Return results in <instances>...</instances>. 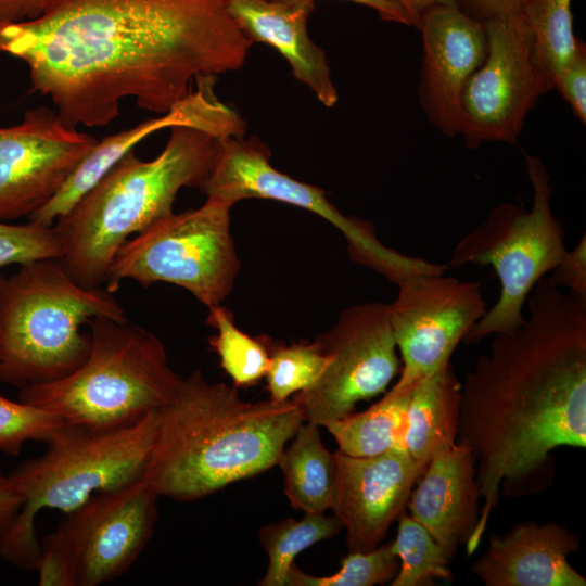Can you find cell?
<instances>
[{
  "instance_id": "1",
  "label": "cell",
  "mask_w": 586,
  "mask_h": 586,
  "mask_svg": "<svg viewBox=\"0 0 586 586\" xmlns=\"http://www.w3.org/2000/svg\"><path fill=\"white\" fill-rule=\"evenodd\" d=\"M230 0H52L38 17L0 25V53L22 60L30 92L61 119L104 127L124 99L165 114L202 76L240 69L253 42Z\"/></svg>"
},
{
  "instance_id": "2",
  "label": "cell",
  "mask_w": 586,
  "mask_h": 586,
  "mask_svg": "<svg viewBox=\"0 0 586 586\" xmlns=\"http://www.w3.org/2000/svg\"><path fill=\"white\" fill-rule=\"evenodd\" d=\"M524 322L495 333L461 382L457 442L474 457L482 507L466 544H481L500 489L518 497L553 481L551 453L586 446V298L542 278Z\"/></svg>"
},
{
  "instance_id": "3",
  "label": "cell",
  "mask_w": 586,
  "mask_h": 586,
  "mask_svg": "<svg viewBox=\"0 0 586 586\" xmlns=\"http://www.w3.org/2000/svg\"><path fill=\"white\" fill-rule=\"evenodd\" d=\"M304 421L294 398L247 402L194 370L156 411L142 480L160 497L201 499L277 466Z\"/></svg>"
},
{
  "instance_id": "4",
  "label": "cell",
  "mask_w": 586,
  "mask_h": 586,
  "mask_svg": "<svg viewBox=\"0 0 586 586\" xmlns=\"http://www.w3.org/2000/svg\"><path fill=\"white\" fill-rule=\"evenodd\" d=\"M170 130L155 158L142 161L131 150L52 226L60 262L81 286L101 288L129 237L174 213L180 189H200L207 179L220 138L184 125Z\"/></svg>"
},
{
  "instance_id": "5",
  "label": "cell",
  "mask_w": 586,
  "mask_h": 586,
  "mask_svg": "<svg viewBox=\"0 0 586 586\" xmlns=\"http://www.w3.org/2000/svg\"><path fill=\"white\" fill-rule=\"evenodd\" d=\"M98 316L128 320L112 292L81 286L58 258L0 277V381L23 388L73 372L90 351L82 327Z\"/></svg>"
},
{
  "instance_id": "6",
  "label": "cell",
  "mask_w": 586,
  "mask_h": 586,
  "mask_svg": "<svg viewBox=\"0 0 586 586\" xmlns=\"http://www.w3.org/2000/svg\"><path fill=\"white\" fill-rule=\"evenodd\" d=\"M156 411L112 429L67 423L47 443L43 455L20 463L9 477L23 506L0 536V556L20 568L36 570L40 555L35 533L38 511L50 508L66 513L94 493L140 480L153 445Z\"/></svg>"
},
{
  "instance_id": "7",
  "label": "cell",
  "mask_w": 586,
  "mask_h": 586,
  "mask_svg": "<svg viewBox=\"0 0 586 586\" xmlns=\"http://www.w3.org/2000/svg\"><path fill=\"white\" fill-rule=\"evenodd\" d=\"M89 326L85 361L59 380L20 388L21 402L68 424L112 429L135 423L173 398L182 377L169 366L154 333L106 316L94 317Z\"/></svg>"
},
{
  "instance_id": "8",
  "label": "cell",
  "mask_w": 586,
  "mask_h": 586,
  "mask_svg": "<svg viewBox=\"0 0 586 586\" xmlns=\"http://www.w3.org/2000/svg\"><path fill=\"white\" fill-rule=\"evenodd\" d=\"M525 162L533 188L531 209L514 203L499 204L457 242L450 255L448 267L492 265L500 282L497 302L463 337L466 344L520 327L531 291L566 251L564 230L550 205L552 188L547 168L535 155L526 154Z\"/></svg>"
},
{
  "instance_id": "9",
  "label": "cell",
  "mask_w": 586,
  "mask_h": 586,
  "mask_svg": "<svg viewBox=\"0 0 586 586\" xmlns=\"http://www.w3.org/2000/svg\"><path fill=\"white\" fill-rule=\"evenodd\" d=\"M234 205L206 196L199 208L171 213L136 233L115 254L105 289L113 293L125 279L142 288L165 282L184 289L207 308L220 305L241 270L231 233Z\"/></svg>"
},
{
  "instance_id": "10",
  "label": "cell",
  "mask_w": 586,
  "mask_h": 586,
  "mask_svg": "<svg viewBox=\"0 0 586 586\" xmlns=\"http://www.w3.org/2000/svg\"><path fill=\"white\" fill-rule=\"evenodd\" d=\"M158 495L142 480L94 493L44 536L40 586H99L125 574L151 539Z\"/></svg>"
},
{
  "instance_id": "11",
  "label": "cell",
  "mask_w": 586,
  "mask_h": 586,
  "mask_svg": "<svg viewBox=\"0 0 586 586\" xmlns=\"http://www.w3.org/2000/svg\"><path fill=\"white\" fill-rule=\"evenodd\" d=\"M200 190L238 203L244 199H266L309 211L339 229L345 238L351 259L393 281L409 267L410 258L385 246L373 225L341 213L326 192L275 168L270 151L253 137H225L218 141L213 168Z\"/></svg>"
},
{
  "instance_id": "12",
  "label": "cell",
  "mask_w": 586,
  "mask_h": 586,
  "mask_svg": "<svg viewBox=\"0 0 586 586\" xmlns=\"http://www.w3.org/2000/svg\"><path fill=\"white\" fill-rule=\"evenodd\" d=\"M485 27V59L460 98L458 135L471 149L483 142L515 144L527 114L552 90L523 16L492 20Z\"/></svg>"
},
{
  "instance_id": "13",
  "label": "cell",
  "mask_w": 586,
  "mask_h": 586,
  "mask_svg": "<svg viewBox=\"0 0 586 586\" xmlns=\"http://www.w3.org/2000/svg\"><path fill=\"white\" fill-rule=\"evenodd\" d=\"M316 341L328 355V364L317 381L293 398L305 421L319 426L384 392L400 369L385 303L367 302L343 309Z\"/></svg>"
},
{
  "instance_id": "14",
  "label": "cell",
  "mask_w": 586,
  "mask_h": 586,
  "mask_svg": "<svg viewBox=\"0 0 586 586\" xmlns=\"http://www.w3.org/2000/svg\"><path fill=\"white\" fill-rule=\"evenodd\" d=\"M388 320L402 358L395 390L412 386L448 364L457 345L486 311L479 281L443 273L402 279Z\"/></svg>"
},
{
  "instance_id": "15",
  "label": "cell",
  "mask_w": 586,
  "mask_h": 586,
  "mask_svg": "<svg viewBox=\"0 0 586 586\" xmlns=\"http://www.w3.org/2000/svg\"><path fill=\"white\" fill-rule=\"evenodd\" d=\"M97 142L46 105L0 127V220L29 218L42 208Z\"/></svg>"
},
{
  "instance_id": "16",
  "label": "cell",
  "mask_w": 586,
  "mask_h": 586,
  "mask_svg": "<svg viewBox=\"0 0 586 586\" xmlns=\"http://www.w3.org/2000/svg\"><path fill=\"white\" fill-rule=\"evenodd\" d=\"M336 459L334 515L346 530L349 552L378 547L391 524L405 511L410 493L423 473L406 448L372 457Z\"/></svg>"
},
{
  "instance_id": "17",
  "label": "cell",
  "mask_w": 586,
  "mask_h": 586,
  "mask_svg": "<svg viewBox=\"0 0 586 586\" xmlns=\"http://www.w3.org/2000/svg\"><path fill=\"white\" fill-rule=\"evenodd\" d=\"M215 81V76L198 78L189 95L169 112L98 141L55 195L28 219L53 226L140 141L163 128L184 125L218 138L243 137L244 119L219 100L214 90Z\"/></svg>"
},
{
  "instance_id": "18",
  "label": "cell",
  "mask_w": 586,
  "mask_h": 586,
  "mask_svg": "<svg viewBox=\"0 0 586 586\" xmlns=\"http://www.w3.org/2000/svg\"><path fill=\"white\" fill-rule=\"evenodd\" d=\"M422 64L418 95L421 107L441 133L458 135L460 98L487 52L485 23L457 3L437 4L421 17Z\"/></svg>"
},
{
  "instance_id": "19",
  "label": "cell",
  "mask_w": 586,
  "mask_h": 586,
  "mask_svg": "<svg viewBox=\"0 0 586 586\" xmlns=\"http://www.w3.org/2000/svg\"><path fill=\"white\" fill-rule=\"evenodd\" d=\"M579 537L556 522H523L504 535H491L486 552L472 566L486 586H585L570 564Z\"/></svg>"
},
{
  "instance_id": "20",
  "label": "cell",
  "mask_w": 586,
  "mask_h": 586,
  "mask_svg": "<svg viewBox=\"0 0 586 586\" xmlns=\"http://www.w3.org/2000/svg\"><path fill=\"white\" fill-rule=\"evenodd\" d=\"M407 508L451 559L468 543L480 518V488L471 449L456 444L430 460Z\"/></svg>"
},
{
  "instance_id": "21",
  "label": "cell",
  "mask_w": 586,
  "mask_h": 586,
  "mask_svg": "<svg viewBox=\"0 0 586 586\" xmlns=\"http://www.w3.org/2000/svg\"><path fill=\"white\" fill-rule=\"evenodd\" d=\"M229 10L254 43L276 49L289 63L294 78L310 89L326 107L339 100L324 51L308 36L314 4L292 5L277 0H230Z\"/></svg>"
},
{
  "instance_id": "22",
  "label": "cell",
  "mask_w": 586,
  "mask_h": 586,
  "mask_svg": "<svg viewBox=\"0 0 586 586\" xmlns=\"http://www.w3.org/2000/svg\"><path fill=\"white\" fill-rule=\"evenodd\" d=\"M460 400L461 381L451 361L413 384L405 448L422 472L434 455L456 444Z\"/></svg>"
},
{
  "instance_id": "23",
  "label": "cell",
  "mask_w": 586,
  "mask_h": 586,
  "mask_svg": "<svg viewBox=\"0 0 586 586\" xmlns=\"http://www.w3.org/2000/svg\"><path fill=\"white\" fill-rule=\"evenodd\" d=\"M319 428L304 421L277 462L286 497L292 507L305 513H324L332 510L335 500V454L324 447Z\"/></svg>"
},
{
  "instance_id": "24",
  "label": "cell",
  "mask_w": 586,
  "mask_h": 586,
  "mask_svg": "<svg viewBox=\"0 0 586 586\" xmlns=\"http://www.w3.org/2000/svg\"><path fill=\"white\" fill-rule=\"evenodd\" d=\"M412 386L392 387L367 410L351 412L328 423L326 428L335 438L337 450L351 457H372L395 447L405 448Z\"/></svg>"
},
{
  "instance_id": "25",
  "label": "cell",
  "mask_w": 586,
  "mask_h": 586,
  "mask_svg": "<svg viewBox=\"0 0 586 586\" xmlns=\"http://www.w3.org/2000/svg\"><path fill=\"white\" fill-rule=\"evenodd\" d=\"M335 515L305 513L300 520L285 519L259 531L268 555V568L259 586H289V573L295 557L317 542L332 538L342 530Z\"/></svg>"
},
{
  "instance_id": "26",
  "label": "cell",
  "mask_w": 586,
  "mask_h": 586,
  "mask_svg": "<svg viewBox=\"0 0 586 586\" xmlns=\"http://www.w3.org/2000/svg\"><path fill=\"white\" fill-rule=\"evenodd\" d=\"M572 0H526L523 18L537 63L551 85L572 59L579 38L573 31Z\"/></svg>"
},
{
  "instance_id": "27",
  "label": "cell",
  "mask_w": 586,
  "mask_h": 586,
  "mask_svg": "<svg viewBox=\"0 0 586 586\" xmlns=\"http://www.w3.org/2000/svg\"><path fill=\"white\" fill-rule=\"evenodd\" d=\"M206 323L216 331L208 343L235 387L253 385L266 375L269 339L253 337L243 332L235 324L232 313L221 304L208 308Z\"/></svg>"
},
{
  "instance_id": "28",
  "label": "cell",
  "mask_w": 586,
  "mask_h": 586,
  "mask_svg": "<svg viewBox=\"0 0 586 586\" xmlns=\"http://www.w3.org/2000/svg\"><path fill=\"white\" fill-rule=\"evenodd\" d=\"M397 520V534L391 547L400 563L390 585L428 586L436 578L453 581L450 559L431 534L406 510Z\"/></svg>"
},
{
  "instance_id": "29",
  "label": "cell",
  "mask_w": 586,
  "mask_h": 586,
  "mask_svg": "<svg viewBox=\"0 0 586 586\" xmlns=\"http://www.w3.org/2000/svg\"><path fill=\"white\" fill-rule=\"evenodd\" d=\"M329 357L315 340L289 345L269 342V367L265 375L269 399L284 402L310 387L322 373Z\"/></svg>"
},
{
  "instance_id": "30",
  "label": "cell",
  "mask_w": 586,
  "mask_h": 586,
  "mask_svg": "<svg viewBox=\"0 0 586 586\" xmlns=\"http://www.w3.org/2000/svg\"><path fill=\"white\" fill-rule=\"evenodd\" d=\"M398 568V558L388 543L366 552H348L341 561V569L329 576L309 575L294 562L289 586H373L391 582Z\"/></svg>"
},
{
  "instance_id": "31",
  "label": "cell",
  "mask_w": 586,
  "mask_h": 586,
  "mask_svg": "<svg viewBox=\"0 0 586 586\" xmlns=\"http://www.w3.org/2000/svg\"><path fill=\"white\" fill-rule=\"evenodd\" d=\"M66 424L54 412L0 395V453L17 456L26 442L48 443Z\"/></svg>"
},
{
  "instance_id": "32",
  "label": "cell",
  "mask_w": 586,
  "mask_h": 586,
  "mask_svg": "<svg viewBox=\"0 0 586 586\" xmlns=\"http://www.w3.org/2000/svg\"><path fill=\"white\" fill-rule=\"evenodd\" d=\"M61 255V245L52 226L33 220L23 225L0 220V268L40 259H60Z\"/></svg>"
},
{
  "instance_id": "33",
  "label": "cell",
  "mask_w": 586,
  "mask_h": 586,
  "mask_svg": "<svg viewBox=\"0 0 586 586\" xmlns=\"http://www.w3.org/2000/svg\"><path fill=\"white\" fill-rule=\"evenodd\" d=\"M557 89L570 105L581 124H586V46L578 40L576 50L553 81Z\"/></svg>"
},
{
  "instance_id": "34",
  "label": "cell",
  "mask_w": 586,
  "mask_h": 586,
  "mask_svg": "<svg viewBox=\"0 0 586 586\" xmlns=\"http://www.w3.org/2000/svg\"><path fill=\"white\" fill-rule=\"evenodd\" d=\"M547 277L555 286L586 298V234L584 233L576 246L566 250L560 262Z\"/></svg>"
},
{
  "instance_id": "35",
  "label": "cell",
  "mask_w": 586,
  "mask_h": 586,
  "mask_svg": "<svg viewBox=\"0 0 586 586\" xmlns=\"http://www.w3.org/2000/svg\"><path fill=\"white\" fill-rule=\"evenodd\" d=\"M525 2L526 0H457V4L466 13L483 23L522 17Z\"/></svg>"
},
{
  "instance_id": "36",
  "label": "cell",
  "mask_w": 586,
  "mask_h": 586,
  "mask_svg": "<svg viewBox=\"0 0 586 586\" xmlns=\"http://www.w3.org/2000/svg\"><path fill=\"white\" fill-rule=\"evenodd\" d=\"M52 0H0V25L38 17Z\"/></svg>"
},
{
  "instance_id": "37",
  "label": "cell",
  "mask_w": 586,
  "mask_h": 586,
  "mask_svg": "<svg viewBox=\"0 0 586 586\" xmlns=\"http://www.w3.org/2000/svg\"><path fill=\"white\" fill-rule=\"evenodd\" d=\"M292 5L314 4L316 0H277ZM373 9L385 22L411 26L405 9L396 0H346Z\"/></svg>"
},
{
  "instance_id": "38",
  "label": "cell",
  "mask_w": 586,
  "mask_h": 586,
  "mask_svg": "<svg viewBox=\"0 0 586 586\" xmlns=\"http://www.w3.org/2000/svg\"><path fill=\"white\" fill-rule=\"evenodd\" d=\"M23 506V499L9 475L0 472V536L12 525Z\"/></svg>"
},
{
  "instance_id": "39",
  "label": "cell",
  "mask_w": 586,
  "mask_h": 586,
  "mask_svg": "<svg viewBox=\"0 0 586 586\" xmlns=\"http://www.w3.org/2000/svg\"><path fill=\"white\" fill-rule=\"evenodd\" d=\"M407 12L411 26L419 28L423 14L434 5L457 3V0H396Z\"/></svg>"
}]
</instances>
